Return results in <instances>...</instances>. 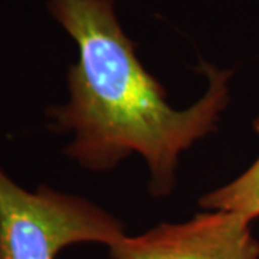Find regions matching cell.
<instances>
[{
    "label": "cell",
    "instance_id": "obj_1",
    "mask_svg": "<svg viewBox=\"0 0 259 259\" xmlns=\"http://www.w3.org/2000/svg\"><path fill=\"white\" fill-rule=\"evenodd\" d=\"M48 10L79 52L68 71L69 100L48 110L52 128L74 133L65 153L100 171L137 153L150 170V192L168 194L180 154L216 128L229 102L232 72L203 64L209 81L204 95L186 110H175L140 62L114 0H48Z\"/></svg>",
    "mask_w": 259,
    "mask_h": 259
},
{
    "label": "cell",
    "instance_id": "obj_2",
    "mask_svg": "<svg viewBox=\"0 0 259 259\" xmlns=\"http://www.w3.org/2000/svg\"><path fill=\"white\" fill-rule=\"evenodd\" d=\"M124 238L120 221L90 200L45 186L30 193L0 168V259H55L82 242L111 249Z\"/></svg>",
    "mask_w": 259,
    "mask_h": 259
},
{
    "label": "cell",
    "instance_id": "obj_3",
    "mask_svg": "<svg viewBox=\"0 0 259 259\" xmlns=\"http://www.w3.org/2000/svg\"><path fill=\"white\" fill-rule=\"evenodd\" d=\"M249 225L241 213L207 210L125 236L110 250L114 259H259V242Z\"/></svg>",
    "mask_w": 259,
    "mask_h": 259
},
{
    "label": "cell",
    "instance_id": "obj_4",
    "mask_svg": "<svg viewBox=\"0 0 259 259\" xmlns=\"http://www.w3.org/2000/svg\"><path fill=\"white\" fill-rule=\"evenodd\" d=\"M259 134V118L253 121ZM200 207L207 210L238 212L250 222L259 216V157L256 161L232 183L222 186L199 200Z\"/></svg>",
    "mask_w": 259,
    "mask_h": 259
}]
</instances>
